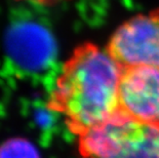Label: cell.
<instances>
[{"label":"cell","mask_w":159,"mask_h":158,"mask_svg":"<svg viewBox=\"0 0 159 158\" xmlns=\"http://www.w3.org/2000/svg\"><path fill=\"white\" fill-rule=\"evenodd\" d=\"M122 73L106 49L84 42L63 64L46 109L63 116L67 129L78 137L120 111Z\"/></svg>","instance_id":"obj_1"},{"label":"cell","mask_w":159,"mask_h":158,"mask_svg":"<svg viewBox=\"0 0 159 158\" xmlns=\"http://www.w3.org/2000/svg\"><path fill=\"white\" fill-rule=\"evenodd\" d=\"M80 158H159V130L122 111L77 137Z\"/></svg>","instance_id":"obj_2"},{"label":"cell","mask_w":159,"mask_h":158,"mask_svg":"<svg viewBox=\"0 0 159 158\" xmlns=\"http://www.w3.org/2000/svg\"><path fill=\"white\" fill-rule=\"evenodd\" d=\"M105 49L122 69L159 68V8L125 21Z\"/></svg>","instance_id":"obj_3"},{"label":"cell","mask_w":159,"mask_h":158,"mask_svg":"<svg viewBox=\"0 0 159 158\" xmlns=\"http://www.w3.org/2000/svg\"><path fill=\"white\" fill-rule=\"evenodd\" d=\"M119 103L128 117L159 130V68L123 69Z\"/></svg>","instance_id":"obj_4"},{"label":"cell","mask_w":159,"mask_h":158,"mask_svg":"<svg viewBox=\"0 0 159 158\" xmlns=\"http://www.w3.org/2000/svg\"><path fill=\"white\" fill-rule=\"evenodd\" d=\"M0 158H39V155L27 141L11 140L0 147Z\"/></svg>","instance_id":"obj_5"},{"label":"cell","mask_w":159,"mask_h":158,"mask_svg":"<svg viewBox=\"0 0 159 158\" xmlns=\"http://www.w3.org/2000/svg\"><path fill=\"white\" fill-rule=\"evenodd\" d=\"M16 1H30V2H34L37 4L40 5H55V4H59L61 2L64 1H69V0H16Z\"/></svg>","instance_id":"obj_6"}]
</instances>
